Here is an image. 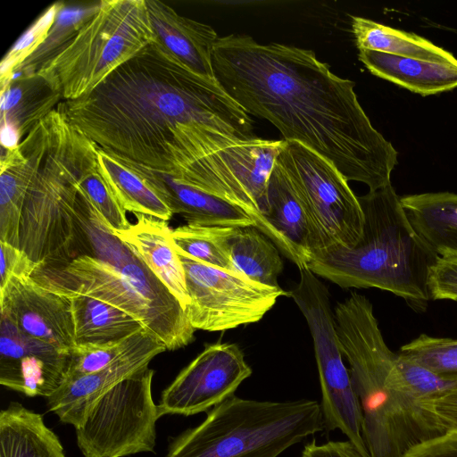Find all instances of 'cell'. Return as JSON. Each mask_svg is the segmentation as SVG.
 <instances>
[{
  "instance_id": "cell-1",
  "label": "cell",
  "mask_w": 457,
  "mask_h": 457,
  "mask_svg": "<svg viewBox=\"0 0 457 457\" xmlns=\"http://www.w3.org/2000/svg\"><path fill=\"white\" fill-rule=\"evenodd\" d=\"M212 67L226 93L249 115L273 124L285 141L304 145L370 191L391 183L395 148L372 126L354 83L312 50L232 34L215 42Z\"/></svg>"
},
{
  "instance_id": "cell-2",
  "label": "cell",
  "mask_w": 457,
  "mask_h": 457,
  "mask_svg": "<svg viewBox=\"0 0 457 457\" xmlns=\"http://www.w3.org/2000/svg\"><path fill=\"white\" fill-rule=\"evenodd\" d=\"M56 109L108 154L177 182L204 132L258 138L250 115L217 80L190 70L157 38Z\"/></svg>"
},
{
  "instance_id": "cell-3",
  "label": "cell",
  "mask_w": 457,
  "mask_h": 457,
  "mask_svg": "<svg viewBox=\"0 0 457 457\" xmlns=\"http://www.w3.org/2000/svg\"><path fill=\"white\" fill-rule=\"evenodd\" d=\"M343 356L363 416L370 457H402L446 431L410 385L415 363L386 344L370 300L352 292L334 310Z\"/></svg>"
},
{
  "instance_id": "cell-4",
  "label": "cell",
  "mask_w": 457,
  "mask_h": 457,
  "mask_svg": "<svg viewBox=\"0 0 457 457\" xmlns=\"http://www.w3.org/2000/svg\"><path fill=\"white\" fill-rule=\"evenodd\" d=\"M77 256L31 276L47 287L94 297L132 316L167 350L195 338L186 310L145 262L120 239L80 188L76 208Z\"/></svg>"
},
{
  "instance_id": "cell-5",
  "label": "cell",
  "mask_w": 457,
  "mask_h": 457,
  "mask_svg": "<svg viewBox=\"0 0 457 457\" xmlns=\"http://www.w3.org/2000/svg\"><path fill=\"white\" fill-rule=\"evenodd\" d=\"M362 234L351 247H328L311 255L307 267L343 288H378L425 309L428 275L436 255L411 226L392 184L358 196Z\"/></svg>"
},
{
  "instance_id": "cell-6",
  "label": "cell",
  "mask_w": 457,
  "mask_h": 457,
  "mask_svg": "<svg viewBox=\"0 0 457 457\" xmlns=\"http://www.w3.org/2000/svg\"><path fill=\"white\" fill-rule=\"evenodd\" d=\"M35 171L21 220L20 249L39 268L77 256L79 162L86 137L57 109L35 126Z\"/></svg>"
},
{
  "instance_id": "cell-7",
  "label": "cell",
  "mask_w": 457,
  "mask_h": 457,
  "mask_svg": "<svg viewBox=\"0 0 457 457\" xmlns=\"http://www.w3.org/2000/svg\"><path fill=\"white\" fill-rule=\"evenodd\" d=\"M323 429L316 401H257L234 395L201 424L172 438L166 457H278Z\"/></svg>"
},
{
  "instance_id": "cell-8",
  "label": "cell",
  "mask_w": 457,
  "mask_h": 457,
  "mask_svg": "<svg viewBox=\"0 0 457 457\" xmlns=\"http://www.w3.org/2000/svg\"><path fill=\"white\" fill-rule=\"evenodd\" d=\"M156 39L145 0H102L61 51L35 74L62 100L87 95Z\"/></svg>"
},
{
  "instance_id": "cell-9",
  "label": "cell",
  "mask_w": 457,
  "mask_h": 457,
  "mask_svg": "<svg viewBox=\"0 0 457 457\" xmlns=\"http://www.w3.org/2000/svg\"><path fill=\"white\" fill-rule=\"evenodd\" d=\"M298 269L299 282L290 291V297L304 316L312 337L324 428L339 429L364 457H370L362 436V411L343 361L329 292L307 266Z\"/></svg>"
},
{
  "instance_id": "cell-10",
  "label": "cell",
  "mask_w": 457,
  "mask_h": 457,
  "mask_svg": "<svg viewBox=\"0 0 457 457\" xmlns=\"http://www.w3.org/2000/svg\"><path fill=\"white\" fill-rule=\"evenodd\" d=\"M277 161L310 218L313 253L337 245L354 246L364 219L348 180L328 161L297 142L286 141Z\"/></svg>"
},
{
  "instance_id": "cell-11",
  "label": "cell",
  "mask_w": 457,
  "mask_h": 457,
  "mask_svg": "<svg viewBox=\"0 0 457 457\" xmlns=\"http://www.w3.org/2000/svg\"><path fill=\"white\" fill-rule=\"evenodd\" d=\"M154 370L146 367L125 378L91 408L76 428L84 457H124L154 452L158 405L152 395Z\"/></svg>"
},
{
  "instance_id": "cell-12",
  "label": "cell",
  "mask_w": 457,
  "mask_h": 457,
  "mask_svg": "<svg viewBox=\"0 0 457 457\" xmlns=\"http://www.w3.org/2000/svg\"><path fill=\"white\" fill-rule=\"evenodd\" d=\"M177 250V249H176ZM190 302L187 318L195 329L223 331L262 319L278 297L289 295L244 275L201 262L178 251Z\"/></svg>"
},
{
  "instance_id": "cell-13",
  "label": "cell",
  "mask_w": 457,
  "mask_h": 457,
  "mask_svg": "<svg viewBox=\"0 0 457 457\" xmlns=\"http://www.w3.org/2000/svg\"><path fill=\"white\" fill-rule=\"evenodd\" d=\"M252 372L237 344H208L162 391L160 417L190 416L212 409L234 395Z\"/></svg>"
},
{
  "instance_id": "cell-14",
  "label": "cell",
  "mask_w": 457,
  "mask_h": 457,
  "mask_svg": "<svg viewBox=\"0 0 457 457\" xmlns=\"http://www.w3.org/2000/svg\"><path fill=\"white\" fill-rule=\"evenodd\" d=\"M0 313V384L26 396L50 397L67 379L72 351L26 335Z\"/></svg>"
},
{
  "instance_id": "cell-15",
  "label": "cell",
  "mask_w": 457,
  "mask_h": 457,
  "mask_svg": "<svg viewBox=\"0 0 457 457\" xmlns=\"http://www.w3.org/2000/svg\"><path fill=\"white\" fill-rule=\"evenodd\" d=\"M0 312L5 313L26 335L71 352L75 329L67 296L32 277H12L0 289Z\"/></svg>"
},
{
  "instance_id": "cell-16",
  "label": "cell",
  "mask_w": 457,
  "mask_h": 457,
  "mask_svg": "<svg viewBox=\"0 0 457 457\" xmlns=\"http://www.w3.org/2000/svg\"><path fill=\"white\" fill-rule=\"evenodd\" d=\"M166 350L162 342L147 333L138 345L105 368L67 379L47 398L49 410L62 422L78 428L104 395L125 378L149 367L151 361Z\"/></svg>"
},
{
  "instance_id": "cell-17",
  "label": "cell",
  "mask_w": 457,
  "mask_h": 457,
  "mask_svg": "<svg viewBox=\"0 0 457 457\" xmlns=\"http://www.w3.org/2000/svg\"><path fill=\"white\" fill-rule=\"evenodd\" d=\"M262 216L269 227V238L282 254L298 268L307 266L315 250L311 220L278 161L268 181Z\"/></svg>"
},
{
  "instance_id": "cell-18",
  "label": "cell",
  "mask_w": 457,
  "mask_h": 457,
  "mask_svg": "<svg viewBox=\"0 0 457 457\" xmlns=\"http://www.w3.org/2000/svg\"><path fill=\"white\" fill-rule=\"evenodd\" d=\"M156 38L177 59L195 73L216 80L212 49L219 38L212 27L179 15L168 4L145 0Z\"/></svg>"
},
{
  "instance_id": "cell-19",
  "label": "cell",
  "mask_w": 457,
  "mask_h": 457,
  "mask_svg": "<svg viewBox=\"0 0 457 457\" xmlns=\"http://www.w3.org/2000/svg\"><path fill=\"white\" fill-rule=\"evenodd\" d=\"M137 221L128 229L113 231L187 308L188 296L185 270L168 221L136 213Z\"/></svg>"
},
{
  "instance_id": "cell-20",
  "label": "cell",
  "mask_w": 457,
  "mask_h": 457,
  "mask_svg": "<svg viewBox=\"0 0 457 457\" xmlns=\"http://www.w3.org/2000/svg\"><path fill=\"white\" fill-rule=\"evenodd\" d=\"M100 172L126 212L142 213L168 221L174 215L167 201V189L160 174L112 155L98 147Z\"/></svg>"
},
{
  "instance_id": "cell-21",
  "label": "cell",
  "mask_w": 457,
  "mask_h": 457,
  "mask_svg": "<svg viewBox=\"0 0 457 457\" xmlns=\"http://www.w3.org/2000/svg\"><path fill=\"white\" fill-rule=\"evenodd\" d=\"M36 161L34 127L20 144L2 148L0 157V241L20 248V227Z\"/></svg>"
},
{
  "instance_id": "cell-22",
  "label": "cell",
  "mask_w": 457,
  "mask_h": 457,
  "mask_svg": "<svg viewBox=\"0 0 457 457\" xmlns=\"http://www.w3.org/2000/svg\"><path fill=\"white\" fill-rule=\"evenodd\" d=\"M359 59L373 75L421 96L457 87V63L401 57L371 50H359Z\"/></svg>"
},
{
  "instance_id": "cell-23",
  "label": "cell",
  "mask_w": 457,
  "mask_h": 457,
  "mask_svg": "<svg viewBox=\"0 0 457 457\" xmlns=\"http://www.w3.org/2000/svg\"><path fill=\"white\" fill-rule=\"evenodd\" d=\"M414 230L440 257H457V194L423 193L400 197Z\"/></svg>"
},
{
  "instance_id": "cell-24",
  "label": "cell",
  "mask_w": 457,
  "mask_h": 457,
  "mask_svg": "<svg viewBox=\"0 0 457 457\" xmlns=\"http://www.w3.org/2000/svg\"><path fill=\"white\" fill-rule=\"evenodd\" d=\"M45 287L68 297L73 314L75 347L119 341L144 329L132 316L109 303L68 289Z\"/></svg>"
},
{
  "instance_id": "cell-25",
  "label": "cell",
  "mask_w": 457,
  "mask_h": 457,
  "mask_svg": "<svg viewBox=\"0 0 457 457\" xmlns=\"http://www.w3.org/2000/svg\"><path fill=\"white\" fill-rule=\"evenodd\" d=\"M0 457H66L41 414L12 402L0 412Z\"/></svg>"
},
{
  "instance_id": "cell-26",
  "label": "cell",
  "mask_w": 457,
  "mask_h": 457,
  "mask_svg": "<svg viewBox=\"0 0 457 457\" xmlns=\"http://www.w3.org/2000/svg\"><path fill=\"white\" fill-rule=\"evenodd\" d=\"M1 126L17 131L21 139L50 112L62 97L40 76H21L1 87Z\"/></svg>"
},
{
  "instance_id": "cell-27",
  "label": "cell",
  "mask_w": 457,
  "mask_h": 457,
  "mask_svg": "<svg viewBox=\"0 0 457 457\" xmlns=\"http://www.w3.org/2000/svg\"><path fill=\"white\" fill-rule=\"evenodd\" d=\"M167 188V200L173 214L187 224L199 226L249 227L257 223L240 207L216 195L177 182L160 174Z\"/></svg>"
},
{
  "instance_id": "cell-28",
  "label": "cell",
  "mask_w": 457,
  "mask_h": 457,
  "mask_svg": "<svg viewBox=\"0 0 457 457\" xmlns=\"http://www.w3.org/2000/svg\"><path fill=\"white\" fill-rule=\"evenodd\" d=\"M352 29L359 50H371L401 57L457 63V58L452 53L414 33L359 16L352 18Z\"/></svg>"
},
{
  "instance_id": "cell-29",
  "label": "cell",
  "mask_w": 457,
  "mask_h": 457,
  "mask_svg": "<svg viewBox=\"0 0 457 457\" xmlns=\"http://www.w3.org/2000/svg\"><path fill=\"white\" fill-rule=\"evenodd\" d=\"M230 255L237 273L269 287H278L283 270L278 248L253 226L237 227L230 239Z\"/></svg>"
},
{
  "instance_id": "cell-30",
  "label": "cell",
  "mask_w": 457,
  "mask_h": 457,
  "mask_svg": "<svg viewBox=\"0 0 457 457\" xmlns=\"http://www.w3.org/2000/svg\"><path fill=\"white\" fill-rule=\"evenodd\" d=\"M97 149L98 146L86 137L79 156V185L112 231L128 229L131 223L127 218L126 211L100 172Z\"/></svg>"
},
{
  "instance_id": "cell-31",
  "label": "cell",
  "mask_w": 457,
  "mask_h": 457,
  "mask_svg": "<svg viewBox=\"0 0 457 457\" xmlns=\"http://www.w3.org/2000/svg\"><path fill=\"white\" fill-rule=\"evenodd\" d=\"M237 227L187 224L172 229L178 251L209 265L236 271L230 255V239Z\"/></svg>"
},
{
  "instance_id": "cell-32",
  "label": "cell",
  "mask_w": 457,
  "mask_h": 457,
  "mask_svg": "<svg viewBox=\"0 0 457 457\" xmlns=\"http://www.w3.org/2000/svg\"><path fill=\"white\" fill-rule=\"evenodd\" d=\"M99 3L100 1L82 7L63 6L57 14L45 41L14 72L19 73L21 77L34 75L43 64L61 51L77 30L97 10Z\"/></svg>"
},
{
  "instance_id": "cell-33",
  "label": "cell",
  "mask_w": 457,
  "mask_h": 457,
  "mask_svg": "<svg viewBox=\"0 0 457 457\" xmlns=\"http://www.w3.org/2000/svg\"><path fill=\"white\" fill-rule=\"evenodd\" d=\"M398 353L442 379L457 380V339L421 334Z\"/></svg>"
},
{
  "instance_id": "cell-34",
  "label": "cell",
  "mask_w": 457,
  "mask_h": 457,
  "mask_svg": "<svg viewBox=\"0 0 457 457\" xmlns=\"http://www.w3.org/2000/svg\"><path fill=\"white\" fill-rule=\"evenodd\" d=\"M63 6L62 2L49 6L9 49L0 64L1 87L9 83L12 73L45 41Z\"/></svg>"
},
{
  "instance_id": "cell-35",
  "label": "cell",
  "mask_w": 457,
  "mask_h": 457,
  "mask_svg": "<svg viewBox=\"0 0 457 457\" xmlns=\"http://www.w3.org/2000/svg\"><path fill=\"white\" fill-rule=\"evenodd\" d=\"M146 334L147 332L142 329L119 341L76 346L71 352V362L67 379L87 375L105 368L138 345Z\"/></svg>"
},
{
  "instance_id": "cell-36",
  "label": "cell",
  "mask_w": 457,
  "mask_h": 457,
  "mask_svg": "<svg viewBox=\"0 0 457 457\" xmlns=\"http://www.w3.org/2000/svg\"><path fill=\"white\" fill-rule=\"evenodd\" d=\"M432 300L457 301V257L438 256L428 275Z\"/></svg>"
},
{
  "instance_id": "cell-37",
  "label": "cell",
  "mask_w": 457,
  "mask_h": 457,
  "mask_svg": "<svg viewBox=\"0 0 457 457\" xmlns=\"http://www.w3.org/2000/svg\"><path fill=\"white\" fill-rule=\"evenodd\" d=\"M0 289L4 288L12 277H31L37 270L28 255L6 242L0 241Z\"/></svg>"
},
{
  "instance_id": "cell-38",
  "label": "cell",
  "mask_w": 457,
  "mask_h": 457,
  "mask_svg": "<svg viewBox=\"0 0 457 457\" xmlns=\"http://www.w3.org/2000/svg\"><path fill=\"white\" fill-rule=\"evenodd\" d=\"M427 409L438 418L446 432L457 430V380L435 396Z\"/></svg>"
},
{
  "instance_id": "cell-39",
  "label": "cell",
  "mask_w": 457,
  "mask_h": 457,
  "mask_svg": "<svg viewBox=\"0 0 457 457\" xmlns=\"http://www.w3.org/2000/svg\"><path fill=\"white\" fill-rule=\"evenodd\" d=\"M402 457H457V430L417 445Z\"/></svg>"
},
{
  "instance_id": "cell-40",
  "label": "cell",
  "mask_w": 457,
  "mask_h": 457,
  "mask_svg": "<svg viewBox=\"0 0 457 457\" xmlns=\"http://www.w3.org/2000/svg\"><path fill=\"white\" fill-rule=\"evenodd\" d=\"M301 457H364L360 451L348 441H329L323 445L316 444L313 439L304 445Z\"/></svg>"
}]
</instances>
